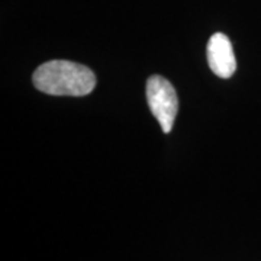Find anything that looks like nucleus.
I'll list each match as a JSON object with an SVG mask.
<instances>
[{"instance_id":"nucleus-2","label":"nucleus","mask_w":261,"mask_h":261,"mask_svg":"<svg viewBox=\"0 0 261 261\" xmlns=\"http://www.w3.org/2000/svg\"><path fill=\"white\" fill-rule=\"evenodd\" d=\"M147 100L163 132L168 134L178 112L177 93L173 84L161 75H151L147 82Z\"/></svg>"},{"instance_id":"nucleus-3","label":"nucleus","mask_w":261,"mask_h":261,"mask_svg":"<svg viewBox=\"0 0 261 261\" xmlns=\"http://www.w3.org/2000/svg\"><path fill=\"white\" fill-rule=\"evenodd\" d=\"M207 64L221 79H229L237 70L231 41L221 32L214 34L207 42Z\"/></svg>"},{"instance_id":"nucleus-1","label":"nucleus","mask_w":261,"mask_h":261,"mask_svg":"<svg viewBox=\"0 0 261 261\" xmlns=\"http://www.w3.org/2000/svg\"><path fill=\"white\" fill-rule=\"evenodd\" d=\"M32 82L42 93L80 97L93 92L96 75L83 64L68 60H53L38 67Z\"/></svg>"}]
</instances>
